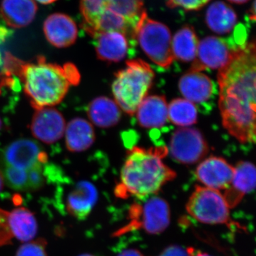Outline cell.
Returning a JSON list of instances; mask_svg holds the SVG:
<instances>
[{"label": "cell", "mask_w": 256, "mask_h": 256, "mask_svg": "<svg viewBox=\"0 0 256 256\" xmlns=\"http://www.w3.org/2000/svg\"><path fill=\"white\" fill-rule=\"evenodd\" d=\"M256 54L255 41L246 43L218 74L222 124L242 143L256 142Z\"/></svg>", "instance_id": "obj_1"}, {"label": "cell", "mask_w": 256, "mask_h": 256, "mask_svg": "<svg viewBox=\"0 0 256 256\" xmlns=\"http://www.w3.org/2000/svg\"><path fill=\"white\" fill-rule=\"evenodd\" d=\"M169 150L164 146L146 148L134 146L127 152L120 182L114 188L118 198L139 200L154 196L176 174L162 162Z\"/></svg>", "instance_id": "obj_2"}, {"label": "cell", "mask_w": 256, "mask_h": 256, "mask_svg": "<svg viewBox=\"0 0 256 256\" xmlns=\"http://www.w3.org/2000/svg\"><path fill=\"white\" fill-rule=\"evenodd\" d=\"M6 67L10 74H16L23 82L34 108L57 105L68 92L70 84L64 67L46 63L43 57H38L36 63H26L10 54Z\"/></svg>", "instance_id": "obj_3"}, {"label": "cell", "mask_w": 256, "mask_h": 256, "mask_svg": "<svg viewBox=\"0 0 256 256\" xmlns=\"http://www.w3.org/2000/svg\"><path fill=\"white\" fill-rule=\"evenodd\" d=\"M82 28L92 37L120 32L134 42V30L146 12L142 0H80Z\"/></svg>", "instance_id": "obj_4"}, {"label": "cell", "mask_w": 256, "mask_h": 256, "mask_svg": "<svg viewBox=\"0 0 256 256\" xmlns=\"http://www.w3.org/2000/svg\"><path fill=\"white\" fill-rule=\"evenodd\" d=\"M150 66L142 60H129L126 68L114 74L112 92L120 110L129 116L136 114L148 96L154 78Z\"/></svg>", "instance_id": "obj_5"}, {"label": "cell", "mask_w": 256, "mask_h": 256, "mask_svg": "<svg viewBox=\"0 0 256 256\" xmlns=\"http://www.w3.org/2000/svg\"><path fill=\"white\" fill-rule=\"evenodd\" d=\"M140 200L130 207L127 223L118 229L114 236H120L134 230L159 234L169 226L171 216L170 208L164 198L152 196Z\"/></svg>", "instance_id": "obj_6"}, {"label": "cell", "mask_w": 256, "mask_h": 256, "mask_svg": "<svg viewBox=\"0 0 256 256\" xmlns=\"http://www.w3.org/2000/svg\"><path fill=\"white\" fill-rule=\"evenodd\" d=\"M134 38L153 63L170 68L174 58L171 32L166 25L148 18L144 12L134 30Z\"/></svg>", "instance_id": "obj_7"}, {"label": "cell", "mask_w": 256, "mask_h": 256, "mask_svg": "<svg viewBox=\"0 0 256 256\" xmlns=\"http://www.w3.org/2000/svg\"><path fill=\"white\" fill-rule=\"evenodd\" d=\"M186 212L203 224L238 226L230 218V210L223 194L218 190L196 186L186 204Z\"/></svg>", "instance_id": "obj_8"}, {"label": "cell", "mask_w": 256, "mask_h": 256, "mask_svg": "<svg viewBox=\"0 0 256 256\" xmlns=\"http://www.w3.org/2000/svg\"><path fill=\"white\" fill-rule=\"evenodd\" d=\"M38 225L31 210L24 208L11 210L0 208V247L14 240L28 242L34 238Z\"/></svg>", "instance_id": "obj_9"}, {"label": "cell", "mask_w": 256, "mask_h": 256, "mask_svg": "<svg viewBox=\"0 0 256 256\" xmlns=\"http://www.w3.org/2000/svg\"><path fill=\"white\" fill-rule=\"evenodd\" d=\"M234 40H227L214 36H206L198 43L196 58L190 72H201L206 69L223 68L233 58L239 46Z\"/></svg>", "instance_id": "obj_10"}, {"label": "cell", "mask_w": 256, "mask_h": 256, "mask_svg": "<svg viewBox=\"0 0 256 256\" xmlns=\"http://www.w3.org/2000/svg\"><path fill=\"white\" fill-rule=\"evenodd\" d=\"M170 150L173 159L183 164H193L206 156L208 146L195 128H178L172 136Z\"/></svg>", "instance_id": "obj_11"}, {"label": "cell", "mask_w": 256, "mask_h": 256, "mask_svg": "<svg viewBox=\"0 0 256 256\" xmlns=\"http://www.w3.org/2000/svg\"><path fill=\"white\" fill-rule=\"evenodd\" d=\"M47 156L40 144L28 139L12 142L0 154V166L18 171H30L40 165L46 164Z\"/></svg>", "instance_id": "obj_12"}, {"label": "cell", "mask_w": 256, "mask_h": 256, "mask_svg": "<svg viewBox=\"0 0 256 256\" xmlns=\"http://www.w3.org/2000/svg\"><path fill=\"white\" fill-rule=\"evenodd\" d=\"M235 168L220 156H212L204 160L197 166L195 175L207 188L222 191L230 186Z\"/></svg>", "instance_id": "obj_13"}, {"label": "cell", "mask_w": 256, "mask_h": 256, "mask_svg": "<svg viewBox=\"0 0 256 256\" xmlns=\"http://www.w3.org/2000/svg\"><path fill=\"white\" fill-rule=\"evenodd\" d=\"M30 129L38 140L52 144L60 140L65 132V120L56 109L50 107L36 109Z\"/></svg>", "instance_id": "obj_14"}, {"label": "cell", "mask_w": 256, "mask_h": 256, "mask_svg": "<svg viewBox=\"0 0 256 256\" xmlns=\"http://www.w3.org/2000/svg\"><path fill=\"white\" fill-rule=\"evenodd\" d=\"M234 168L233 180L223 194L230 208L238 206L245 195L256 188V168L252 163L240 161Z\"/></svg>", "instance_id": "obj_15"}, {"label": "cell", "mask_w": 256, "mask_h": 256, "mask_svg": "<svg viewBox=\"0 0 256 256\" xmlns=\"http://www.w3.org/2000/svg\"><path fill=\"white\" fill-rule=\"evenodd\" d=\"M44 32L50 44L57 48L72 46L78 36L76 24L68 15L62 13L50 15L45 20Z\"/></svg>", "instance_id": "obj_16"}, {"label": "cell", "mask_w": 256, "mask_h": 256, "mask_svg": "<svg viewBox=\"0 0 256 256\" xmlns=\"http://www.w3.org/2000/svg\"><path fill=\"white\" fill-rule=\"evenodd\" d=\"M92 38L98 58L107 63H118L124 60L133 42L120 32H104Z\"/></svg>", "instance_id": "obj_17"}, {"label": "cell", "mask_w": 256, "mask_h": 256, "mask_svg": "<svg viewBox=\"0 0 256 256\" xmlns=\"http://www.w3.org/2000/svg\"><path fill=\"white\" fill-rule=\"evenodd\" d=\"M36 12L37 5L34 0H3L0 5V20L10 28L28 26Z\"/></svg>", "instance_id": "obj_18"}, {"label": "cell", "mask_w": 256, "mask_h": 256, "mask_svg": "<svg viewBox=\"0 0 256 256\" xmlns=\"http://www.w3.org/2000/svg\"><path fill=\"white\" fill-rule=\"evenodd\" d=\"M44 165H40L30 171H18L6 166H0L4 182L16 191L32 192L40 190L46 182Z\"/></svg>", "instance_id": "obj_19"}, {"label": "cell", "mask_w": 256, "mask_h": 256, "mask_svg": "<svg viewBox=\"0 0 256 256\" xmlns=\"http://www.w3.org/2000/svg\"><path fill=\"white\" fill-rule=\"evenodd\" d=\"M138 122L144 128H160L168 122V104L163 96H146L136 112Z\"/></svg>", "instance_id": "obj_20"}, {"label": "cell", "mask_w": 256, "mask_h": 256, "mask_svg": "<svg viewBox=\"0 0 256 256\" xmlns=\"http://www.w3.org/2000/svg\"><path fill=\"white\" fill-rule=\"evenodd\" d=\"M98 198L96 186L89 182L77 183L67 198V210L78 220H84L90 214Z\"/></svg>", "instance_id": "obj_21"}, {"label": "cell", "mask_w": 256, "mask_h": 256, "mask_svg": "<svg viewBox=\"0 0 256 256\" xmlns=\"http://www.w3.org/2000/svg\"><path fill=\"white\" fill-rule=\"evenodd\" d=\"M178 89L186 100L202 104L212 97L214 84L210 77L202 72H188L180 78Z\"/></svg>", "instance_id": "obj_22"}, {"label": "cell", "mask_w": 256, "mask_h": 256, "mask_svg": "<svg viewBox=\"0 0 256 256\" xmlns=\"http://www.w3.org/2000/svg\"><path fill=\"white\" fill-rule=\"evenodd\" d=\"M65 132L66 144L68 150L73 152L86 150L95 141V131L92 124L82 118L70 120Z\"/></svg>", "instance_id": "obj_23"}, {"label": "cell", "mask_w": 256, "mask_h": 256, "mask_svg": "<svg viewBox=\"0 0 256 256\" xmlns=\"http://www.w3.org/2000/svg\"><path fill=\"white\" fill-rule=\"evenodd\" d=\"M88 116L90 121L100 128H110L118 124L121 110L116 101L107 97H98L92 100L88 107Z\"/></svg>", "instance_id": "obj_24"}, {"label": "cell", "mask_w": 256, "mask_h": 256, "mask_svg": "<svg viewBox=\"0 0 256 256\" xmlns=\"http://www.w3.org/2000/svg\"><path fill=\"white\" fill-rule=\"evenodd\" d=\"M205 20L212 31L218 34H226L236 24L237 15L230 5L217 1L208 6Z\"/></svg>", "instance_id": "obj_25"}, {"label": "cell", "mask_w": 256, "mask_h": 256, "mask_svg": "<svg viewBox=\"0 0 256 256\" xmlns=\"http://www.w3.org/2000/svg\"><path fill=\"white\" fill-rule=\"evenodd\" d=\"M198 46V37L194 28L190 25H185L178 30L172 40L174 58L185 63L195 60Z\"/></svg>", "instance_id": "obj_26"}, {"label": "cell", "mask_w": 256, "mask_h": 256, "mask_svg": "<svg viewBox=\"0 0 256 256\" xmlns=\"http://www.w3.org/2000/svg\"><path fill=\"white\" fill-rule=\"evenodd\" d=\"M197 118L196 106L185 98L174 99L168 105V119L175 126L188 127L196 124Z\"/></svg>", "instance_id": "obj_27"}, {"label": "cell", "mask_w": 256, "mask_h": 256, "mask_svg": "<svg viewBox=\"0 0 256 256\" xmlns=\"http://www.w3.org/2000/svg\"><path fill=\"white\" fill-rule=\"evenodd\" d=\"M46 246L44 239L31 240L18 248L16 256H47Z\"/></svg>", "instance_id": "obj_28"}, {"label": "cell", "mask_w": 256, "mask_h": 256, "mask_svg": "<svg viewBox=\"0 0 256 256\" xmlns=\"http://www.w3.org/2000/svg\"><path fill=\"white\" fill-rule=\"evenodd\" d=\"M210 0H166L170 8H182L186 11H196L202 9Z\"/></svg>", "instance_id": "obj_29"}, {"label": "cell", "mask_w": 256, "mask_h": 256, "mask_svg": "<svg viewBox=\"0 0 256 256\" xmlns=\"http://www.w3.org/2000/svg\"><path fill=\"white\" fill-rule=\"evenodd\" d=\"M12 34V31L4 25H0V78H3L4 72L5 58L8 52L5 50L6 42Z\"/></svg>", "instance_id": "obj_30"}, {"label": "cell", "mask_w": 256, "mask_h": 256, "mask_svg": "<svg viewBox=\"0 0 256 256\" xmlns=\"http://www.w3.org/2000/svg\"><path fill=\"white\" fill-rule=\"evenodd\" d=\"M158 256H190V248L172 246L165 248Z\"/></svg>", "instance_id": "obj_31"}, {"label": "cell", "mask_w": 256, "mask_h": 256, "mask_svg": "<svg viewBox=\"0 0 256 256\" xmlns=\"http://www.w3.org/2000/svg\"><path fill=\"white\" fill-rule=\"evenodd\" d=\"M118 256H144L142 252L137 249L129 248L122 250Z\"/></svg>", "instance_id": "obj_32"}, {"label": "cell", "mask_w": 256, "mask_h": 256, "mask_svg": "<svg viewBox=\"0 0 256 256\" xmlns=\"http://www.w3.org/2000/svg\"><path fill=\"white\" fill-rule=\"evenodd\" d=\"M248 18H250V21L255 22L256 20V1L252 2V8L248 12Z\"/></svg>", "instance_id": "obj_33"}, {"label": "cell", "mask_w": 256, "mask_h": 256, "mask_svg": "<svg viewBox=\"0 0 256 256\" xmlns=\"http://www.w3.org/2000/svg\"><path fill=\"white\" fill-rule=\"evenodd\" d=\"M190 248V256H212L204 252H200V250H195L193 248Z\"/></svg>", "instance_id": "obj_34"}, {"label": "cell", "mask_w": 256, "mask_h": 256, "mask_svg": "<svg viewBox=\"0 0 256 256\" xmlns=\"http://www.w3.org/2000/svg\"><path fill=\"white\" fill-rule=\"evenodd\" d=\"M36 1L41 3V4H48L57 1V0H36Z\"/></svg>", "instance_id": "obj_35"}, {"label": "cell", "mask_w": 256, "mask_h": 256, "mask_svg": "<svg viewBox=\"0 0 256 256\" xmlns=\"http://www.w3.org/2000/svg\"><path fill=\"white\" fill-rule=\"evenodd\" d=\"M4 178H3L2 174L1 171H0V192L3 190L4 188Z\"/></svg>", "instance_id": "obj_36"}, {"label": "cell", "mask_w": 256, "mask_h": 256, "mask_svg": "<svg viewBox=\"0 0 256 256\" xmlns=\"http://www.w3.org/2000/svg\"><path fill=\"white\" fill-rule=\"evenodd\" d=\"M228 1L236 3V4H244V3H246L247 2H248L249 0H228Z\"/></svg>", "instance_id": "obj_37"}, {"label": "cell", "mask_w": 256, "mask_h": 256, "mask_svg": "<svg viewBox=\"0 0 256 256\" xmlns=\"http://www.w3.org/2000/svg\"><path fill=\"white\" fill-rule=\"evenodd\" d=\"M80 256H94L90 255V254H84V255H82Z\"/></svg>", "instance_id": "obj_38"}, {"label": "cell", "mask_w": 256, "mask_h": 256, "mask_svg": "<svg viewBox=\"0 0 256 256\" xmlns=\"http://www.w3.org/2000/svg\"><path fill=\"white\" fill-rule=\"evenodd\" d=\"M2 126V122L1 118H0V130H1Z\"/></svg>", "instance_id": "obj_39"}]
</instances>
